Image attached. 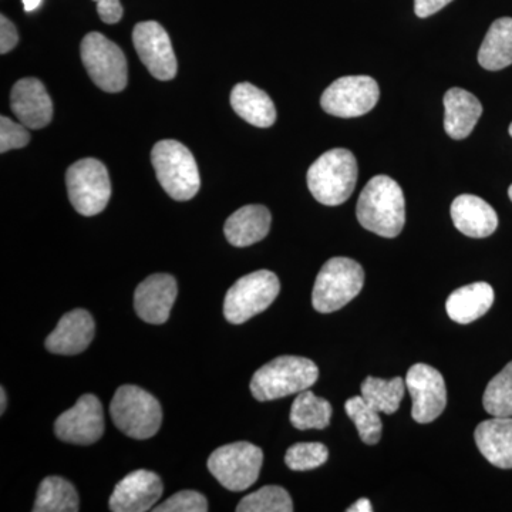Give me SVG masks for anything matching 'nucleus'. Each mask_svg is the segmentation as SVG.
<instances>
[{
  "label": "nucleus",
  "instance_id": "nucleus-1",
  "mask_svg": "<svg viewBox=\"0 0 512 512\" xmlns=\"http://www.w3.org/2000/svg\"><path fill=\"white\" fill-rule=\"evenodd\" d=\"M357 221L383 238L399 237L406 224V200L402 187L387 175L373 177L360 194Z\"/></svg>",
  "mask_w": 512,
  "mask_h": 512
},
{
  "label": "nucleus",
  "instance_id": "nucleus-2",
  "mask_svg": "<svg viewBox=\"0 0 512 512\" xmlns=\"http://www.w3.org/2000/svg\"><path fill=\"white\" fill-rule=\"evenodd\" d=\"M318 379V366L311 359L279 356L256 370L249 387L258 402H272L291 394L305 392Z\"/></svg>",
  "mask_w": 512,
  "mask_h": 512
},
{
  "label": "nucleus",
  "instance_id": "nucleus-3",
  "mask_svg": "<svg viewBox=\"0 0 512 512\" xmlns=\"http://www.w3.org/2000/svg\"><path fill=\"white\" fill-rule=\"evenodd\" d=\"M359 175L356 157L346 148L326 151L311 165L306 175L309 191L315 200L336 207L349 200Z\"/></svg>",
  "mask_w": 512,
  "mask_h": 512
},
{
  "label": "nucleus",
  "instance_id": "nucleus-4",
  "mask_svg": "<svg viewBox=\"0 0 512 512\" xmlns=\"http://www.w3.org/2000/svg\"><path fill=\"white\" fill-rule=\"evenodd\" d=\"M158 183L175 201L192 200L201 187L197 161L184 144L175 140L158 141L151 151Z\"/></svg>",
  "mask_w": 512,
  "mask_h": 512
},
{
  "label": "nucleus",
  "instance_id": "nucleus-5",
  "mask_svg": "<svg viewBox=\"0 0 512 512\" xmlns=\"http://www.w3.org/2000/svg\"><path fill=\"white\" fill-rule=\"evenodd\" d=\"M110 414L117 429L136 440L156 436L163 423L160 402L153 394L133 384H124L117 389L111 400Z\"/></svg>",
  "mask_w": 512,
  "mask_h": 512
},
{
  "label": "nucleus",
  "instance_id": "nucleus-6",
  "mask_svg": "<svg viewBox=\"0 0 512 512\" xmlns=\"http://www.w3.org/2000/svg\"><path fill=\"white\" fill-rule=\"evenodd\" d=\"M365 285V271L355 259L336 256L322 266L312 292V305L319 313L345 308Z\"/></svg>",
  "mask_w": 512,
  "mask_h": 512
},
{
  "label": "nucleus",
  "instance_id": "nucleus-7",
  "mask_svg": "<svg viewBox=\"0 0 512 512\" xmlns=\"http://www.w3.org/2000/svg\"><path fill=\"white\" fill-rule=\"evenodd\" d=\"M281 292V282L274 272L262 271L242 276L225 295L224 315L232 325H241L266 311Z\"/></svg>",
  "mask_w": 512,
  "mask_h": 512
},
{
  "label": "nucleus",
  "instance_id": "nucleus-8",
  "mask_svg": "<svg viewBox=\"0 0 512 512\" xmlns=\"http://www.w3.org/2000/svg\"><path fill=\"white\" fill-rule=\"evenodd\" d=\"M264 463L261 448L247 441L217 448L208 458V470L222 487L241 493L256 483Z\"/></svg>",
  "mask_w": 512,
  "mask_h": 512
},
{
  "label": "nucleus",
  "instance_id": "nucleus-9",
  "mask_svg": "<svg viewBox=\"0 0 512 512\" xmlns=\"http://www.w3.org/2000/svg\"><path fill=\"white\" fill-rule=\"evenodd\" d=\"M66 185L74 210L84 217L100 214L109 204V171L99 160L84 158L70 165L66 173Z\"/></svg>",
  "mask_w": 512,
  "mask_h": 512
},
{
  "label": "nucleus",
  "instance_id": "nucleus-10",
  "mask_svg": "<svg viewBox=\"0 0 512 512\" xmlns=\"http://www.w3.org/2000/svg\"><path fill=\"white\" fill-rule=\"evenodd\" d=\"M82 60L90 79L107 93L126 89L128 80L127 60L123 50L101 33L84 36Z\"/></svg>",
  "mask_w": 512,
  "mask_h": 512
},
{
  "label": "nucleus",
  "instance_id": "nucleus-11",
  "mask_svg": "<svg viewBox=\"0 0 512 512\" xmlns=\"http://www.w3.org/2000/svg\"><path fill=\"white\" fill-rule=\"evenodd\" d=\"M379 84L370 76H346L335 80L322 94L320 106L330 116L355 119L375 109Z\"/></svg>",
  "mask_w": 512,
  "mask_h": 512
},
{
  "label": "nucleus",
  "instance_id": "nucleus-12",
  "mask_svg": "<svg viewBox=\"0 0 512 512\" xmlns=\"http://www.w3.org/2000/svg\"><path fill=\"white\" fill-rule=\"evenodd\" d=\"M406 386L412 396V416L420 424L431 423L446 409L447 387L439 370L424 363L410 367Z\"/></svg>",
  "mask_w": 512,
  "mask_h": 512
},
{
  "label": "nucleus",
  "instance_id": "nucleus-13",
  "mask_svg": "<svg viewBox=\"0 0 512 512\" xmlns=\"http://www.w3.org/2000/svg\"><path fill=\"white\" fill-rule=\"evenodd\" d=\"M57 439L77 446L97 443L104 434V412L93 394H84L72 409L60 414L55 421Z\"/></svg>",
  "mask_w": 512,
  "mask_h": 512
},
{
  "label": "nucleus",
  "instance_id": "nucleus-14",
  "mask_svg": "<svg viewBox=\"0 0 512 512\" xmlns=\"http://www.w3.org/2000/svg\"><path fill=\"white\" fill-rule=\"evenodd\" d=\"M133 43L148 72L163 82L174 79L178 69L177 57L170 36L160 23L154 20L138 23L133 30Z\"/></svg>",
  "mask_w": 512,
  "mask_h": 512
},
{
  "label": "nucleus",
  "instance_id": "nucleus-15",
  "mask_svg": "<svg viewBox=\"0 0 512 512\" xmlns=\"http://www.w3.org/2000/svg\"><path fill=\"white\" fill-rule=\"evenodd\" d=\"M164 485L153 471L136 470L114 488L109 507L113 512L150 511L163 495Z\"/></svg>",
  "mask_w": 512,
  "mask_h": 512
},
{
  "label": "nucleus",
  "instance_id": "nucleus-16",
  "mask_svg": "<svg viewBox=\"0 0 512 512\" xmlns=\"http://www.w3.org/2000/svg\"><path fill=\"white\" fill-rule=\"evenodd\" d=\"M178 288L174 276L156 274L148 276L134 293V309L138 318L151 325H163L170 318Z\"/></svg>",
  "mask_w": 512,
  "mask_h": 512
},
{
  "label": "nucleus",
  "instance_id": "nucleus-17",
  "mask_svg": "<svg viewBox=\"0 0 512 512\" xmlns=\"http://www.w3.org/2000/svg\"><path fill=\"white\" fill-rule=\"evenodd\" d=\"M10 107L23 126L40 130L52 121L53 103L45 84L28 77L19 80L10 92Z\"/></svg>",
  "mask_w": 512,
  "mask_h": 512
},
{
  "label": "nucleus",
  "instance_id": "nucleus-18",
  "mask_svg": "<svg viewBox=\"0 0 512 512\" xmlns=\"http://www.w3.org/2000/svg\"><path fill=\"white\" fill-rule=\"evenodd\" d=\"M96 333L93 316L84 309L66 313L56 329L47 336L46 349L55 355H79L89 348Z\"/></svg>",
  "mask_w": 512,
  "mask_h": 512
},
{
  "label": "nucleus",
  "instance_id": "nucleus-19",
  "mask_svg": "<svg viewBox=\"0 0 512 512\" xmlns=\"http://www.w3.org/2000/svg\"><path fill=\"white\" fill-rule=\"evenodd\" d=\"M454 227L470 238H487L498 227V215L488 202L477 195H458L450 208Z\"/></svg>",
  "mask_w": 512,
  "mask_h": 512
},
{
  "label": "nucleus",
  "instance_id": "nucleus-20",
  "mask_svg": "<svg viewBox=\"0 0 512 512\" xmlns=\"http://www.w3.org/2000/svg\"><path fill=\"white\" fill-rule=\"evenodd\" d=\"M444 130L453 140H464L477 126L483 106L474 94L454 87L444 94Z\"/></svg>",
  "mask_w": 512,
  "mask_h": 512
},
{
  "label": "nucleus",
  "instance_id": "nucleus-21",
  "mask_svg": "<svg viewBox=\"0 0 512 512\" xmlns=\"http://www.w3.org/2000/svg\"><path fill=\"white\" fill-rule=\"evenodd\" d=\"M474 439L488 463L503 470L512 468V417H494L478 424Z\"/></svg>",
  "mask_w": 512,
  "mask_h": 512
},
{
  "label": "nucleus",
  "instance_id": "nucleus-22",
  "mask_svg": "<svg viewBox=\"0 0 512 512\" xmlns=\"http://www.w3.org/2000/svg\"><path fill=\"white\" fill-rule=\"evenodd\" d=\"M271 222V212L264 205H245L225 222V237L234 247H251L269 234Z\"/></svg>",
  "mask_w": 512,
  "mask_h": 512
},
{
  "label": "nucleus",
  "instance_id": "nucleus-23",
  "mask_svg": "<svg viewBox=\"0 0 512 512\" xmlns=\"http://www.w3.org/2000/svg\"><path fill=\"white\" fill-rule=\"evenodd\" d=\"M494 303L493 286L487 282H476L457 289L448 296V316L460 325H468L490 311Z\"/></svg>",
  "mask_w": 512,
  "mask_h": 512
},
{
  "label": "nucleus",
  "instance_id": "nucleus-24",
  "mask_svg": "<svg viewBox=\"0 0 512 512\" xmlns=\"http://www.w3.org/2000/svg\"><path fill=\"white\" fill-rule=\"evenodd\" d=\"M231 106L241 119L259 128L274 126L276 109L271 97L251 83H239L232 89Z\"/></svg>",
  "mask_w": 512,
  "mask_h": 512
},
{
  "label": "nucleus",
  "instance_id": "nucleus-25",
  "mask_svg": "<svg viewBox=\"0 0 512 512\" xmlns=\"http://www.w3.org/2000/svg\"><path fill=\"white\" fill-rule=\"evenodd\" d=\"M478 63L490 72L511 66L512 18H500L491 25L478 52Z\"/></svg>",
  "mask_w": 512,
  "mask_h": 512
},
{
  "label": "nucleus",
  "instance_id": "nucleus-26",
  "mask_svg": "<svg viewBox=\"0 0 512 512\" xmlns=\"http://www.w3.org/2000/svg\"><path fill=\"white\" fill-rule=\"evenodd\" d=\"M35 512H77L79 495L76 488L62 477H46L39 485Z\"/></svg>",
  "mask_w": 512,
  "mask_h": 512
},
{
  "label": "nucleus",
  "instance_id": "nucleus-27",
  "mask_svg": "<svg viewBox=\"0 0 512 512\" xmlns=\"http://www.w3.org/2000/svg\"><path fill=\"white\" fill-rule=\"evenodd\" d=\"M332 413V404L328 400L305 390L293 402L289 420L298 430H323L329 426Z\"/></svg>",
  "mask_w": 512,
  "mask_h": 512
},
{
  "label": "nucleus",
  "instance_id": "nucleus-28",
  "mask_svg": "<svg viewBox=\"0 0 512 512\" xmlns=\"http://www.w3.org/2000/svg\"><path fill=\"white\" fill-rule=\"evenodd\" d=\"M362 397L376 412L394 414L399 410L404 397V380L394 377L392 380L366 377L362 383Z\"/></svg>",
  "mask_w": 512,
  "mask_h": 512
},
{
  "label": "nucleus",
  "instance_id": "nucleus-29",
  "mask_svg": "<svg viewBox=\"0 0 512 512\" xmlns=\"http://www.w3.org/2000/svg\"><path fill=\"white\" fill-rule=\"evenodd\" d=\"M349 419L355 423L360 439L367 446H375L382 439L383 423L380 413L360 396L352 397L345 403Z\"/></svg>",
  "mask_w": 512,
  "mask_h": 512
},
{
  "label": "nucleus",
  "instance_id": "nucleus-30",
  "mask_svg": "<svg viewBox=\"0 0 512 512\" xmlns=\"http://www.w3.org/2000/svg\"><path fill=\"white\" fill-rule=\"evenodd\" d=\"M483 406L491 416L512 417V362L488 383Z\"/></svg>",
  "mask_w": 512,
  "mask_h": 512
},
{
  "label": "nucleus",
  "instance_id": "nucleus-31",
  "mask_svg": "<svg viewBox=\"0 0 512 512\" xmlns=\"http://www.w3.org/2000/svg\"><path fill=\"white\" fill-rule=\"evenodd\" d=\"M238 512H292L291 495L279 485H265L242 498Z\"/></svg>",
  "mask_w": 512,
  "mask_h": 512
},
{
  "label": "nucleus",
  "instance_id": "nucleus-32",
  "mask_svg": "<svg viewBox=\"0 0 512 512\" xmlns=\"http://www.w3.org/2000/svg\"><path fill=\"white\" fill-rule=\"evenodd\" d=\"M329 450L322 443H296L288 448L285 463L292 471L315 470L328 461Z\"/></svg>",
  "mask_w": 512,
  "mask_h": 512
},
{
  "label": "nucleus",
  "instance_id": "nucleus-33",
  "mask_svg": "<svg viewBox=\"0 0 512 512\" xmlns=\"http://www.w3.org/2000/svg\"><path fill=\"white\" fill-rule=\"evenodd\" d=\"M156 512H207L208 501L197 491H180L171 495L163 504L154 508Z\"/></svg>",
  "mask_w": 512,
  "mask_h": 512
},
{
  "label": "nucleus",
  "instance_id": "nucleus-34",
  "mask_svg": "<svg viewBox=\"0 0 512 512\" xmlns=\"http://www.w3.org/2000/svg\"><path fill=\"white\" fill-rule=\"evenodd\" d=\"M29 141L28 127L23 126L20 121L15 123L5 116L0 119V153L5 154L6 151L26 147Z\"/></svg>",
  "mask_w": 512,
  "mask_h": 512
},
{
  "label": "nucleus",
  "instance_id": "nucleus-35",
  "mask_svg": "<svg viewBox=\"0 0 512 512\" xmlns=\"http://www.w3.org/2000/svg\"><path fill=\"white\" fill-rule=\"evenodd\" d=\"M94 2L97 5V13H99L100 19L104 23L114 25L123 18L124 10L120 0H94Z\"/></svg>",
  "mask_w": 512,
  "mask_h": 512
},
{
  "label": "nucleus",
  "instance_id": "nucleus-36",
  "mask_svg": "<svg viewBox=\"0 0 512 512\" xmlns=\"http://www.w3.org/2000/svg\"><path fill=\"white\" fill-rule=\"evenodd\" d=\"M19 36L15 25L6 16H0V53L6 55L18 45Z\"/></svg>",
  "mask_w": 512,
  "mask_h": 512
},
{
  "label": "nucleus",
  "instance_id": "nucleus-37",
  "mask_svg": "<svg viewBox=\"0 0 512 512\" xmlns=\"http://www.w3.org/2000/svg\"><path fill=\"white\" fill-rule=\"evenodd\" d=\"M453 0H414V12L417 18L426 19L446 8Z\"/></svg>",
  "mask_w": 512,
  "mask_h": 512
},
{
  "label": "nucleus",
  "instance_id": "nucleus-38",
  "mask_svg": "<svg viewBox=\"0 0 512 512\" xmlns=\"http://www.w3.org/2000/svg\"><path fill=\"white\" fill-rule=\"evenodd\" d=\"M348 512H372L373 511V505L370 503L367 498H360V500H357L355 504L350 505Z\"/></svg>",
  "mask_w": 512,
  "mask_h": 512
},
{
  "label": "nucleus",
  "instance_id": "nucleus-39",
  "mask_svg": "<svg viewBox=\"0 0 512 512\" xmlns=\"http://www.w3.org/2000/svg\"><path fill=\"white\" fill-rule=\"evenodd\" d=\"M40 3H42V0H23L26 12H33V10L39 8Z\"/></svg>",
  "mask_w": 512,
  "mask_h": 512
},
{
  "label": "nucleus",
  "instance_id": "nucleus-40",
  "mask_svg": "<svg viewBox=\"0 0 512 512\" xmlns=\"http://www.w3.org/2000/svg\"><path fill=\"white\" fill-rule=\"evenodd\" d=\"M0 397H2V402H0V413H5L6 410V402H8V399H6V392L5 389H0Z\"/></svg>",
  "mask_w": 512,
  "mask_h": 512
},
{
  "label": "nucleus",
  "instance_id": "nucleus-41",
  "mask_svg": "<svg viewBox=\"0 0 512 512\" xmlns=\"http://www.w3.org/2000/svg\"><path fill=\"white\" fill-rule=\"evenodd\" d=\"M508 197H510V200L512 201V184L510 185V188H508Z\"/></svg>",
  "mask_w": 512,
  "mask_h": 512
},
{
  "label": "nucleus",
  "instance_id": "nucleus-42",
  "mask_svg": "<svg viewBox=\"0 0 512 512\" xmlns=\"http://www.w3.org/2000/svg\"><path fill=\"white\" fill-rule=\"evenodd\" d=\"M508 133H510V136L512 137V123L510 124V128H508Z\"/></svg>",
  "mask_w": 512,
  "mask_h": 512
}]
</instances>
